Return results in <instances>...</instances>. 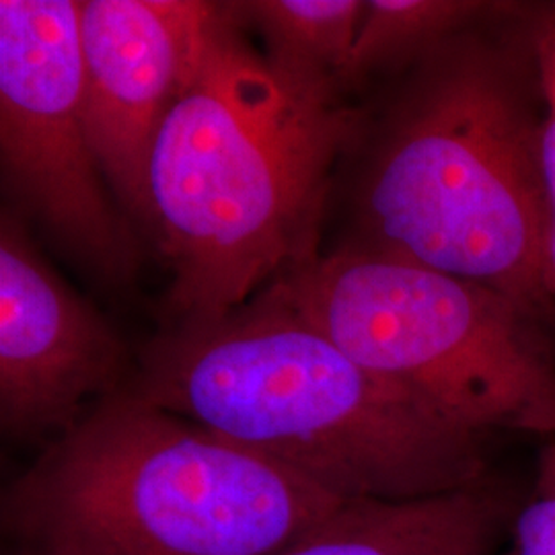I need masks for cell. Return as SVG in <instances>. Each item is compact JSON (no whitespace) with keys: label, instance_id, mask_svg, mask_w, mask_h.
<instances>
[{"label":"cell","instance_id":"cell-8","mask_svg":"<svg viewBox=\"0 0 555 555\" xmlns=\"http://www.w3.org/2000/svg\"><path fill=\"white\" fill-rule=\"evenodd\" d=\"M219 2L82 0L80 109L103 178L146 229L149 165L163 121L198 68Z\"/></svg>","mask_w":555,"mask_h":555},{"label":"cell","instance_id":"cell-6","mask_svg":"<svg viewBox=\"0 0 555 555\" xmlns=\"http://www.w3.org/2000/svg\"><path fill=\"white\" fill-rule=\"evenodd\" d=\"M79 11L77 0H0L2 188L80 270L126 286L139 237L82 119Z\"/></svg>","mask_w":555,"mask_h":555},{"label":"cell","instance_id":"cell-2","mask_svg":"<svg viewBox=\"0 0 555 555\" xmlns=\"http://www.w3.org/2000/svg\"><path fill=\"white\" fill-rule=\"evenodd\" d=\"M362 118L334 87L278 70L219 2L149 165L146 231L178 323L224 318L319 258L332 173Z\"/></svg>","mask_w":555,"mask_h":555},{"label":"cell","instance_id":"cell-12","mask_svg":"<svg viewBox=\"0 0 555 555\" xmlns=\"http://www.w3.org/2000/svg\"><path fill=\"white\" fill-rule=\"evenodd\" d=\"M537 54L545 89L541 146V270L555 309V2L537 4Z\"/></svg>","mask_w":555,"mask_h":555},{"label":"cell","instance_id":"cell-13","mask_svg":"<svg viewBox=\"0 0 555 555\" xmlns=\"http://www.w3.org/2000/svg\"><path fill=\"white\" fill-rule=\"evenodd\" d=\"M500 555H555V440L539 453L531 492L518 502Z\"/></svg>","mask_w":555,"mask_h":555},{"label":"cell","instance_id":"cell-5","mask_svg":"<svg viewBox=\"0 0 555 555\" xmlns=\"http://www.w3.org/2000/svg\"><path fill=\"white\" fill-rule=\"evenodd\" d=\"M261 293L488 438H555L552 327L490 286L341 243Z\"/></svg>","mask_w":555,"mask_h":555},{"label":"cell","instance_id":"cell-7","mask_svg":"<svg viewBox=\"0 0 555 555\" xmlns=\"http://www.w3.org/2000/svg\"><path fill=\"white\" fill-rule=\"evenodd\" d=\"M114 327L41 258L20 215H0V426L59 438L132 378ZM48 440V442H50Z\"/></svg>","mask_w":555,"mask_h":555},{"label":"cell","instance_id":"cell-1","mask_svg":"<svg viewBox=\"0 0 555 555\" xmlns=\"http://www.w3.org/2000/svg\"><path fill=\"white\" fill-rule=\"evenodd\" d=\"M537 4L502 2L362 118L346 245L490 286L555 325L541 270Z\"/></svg>","mask_w":555,"mask_h":555},{"label":"cell","instance_id":"cell-4","mask_svg":"<svg viewBox=\"0 0 555 555\" xmlns=\"http://www.w3.org/2000/svg\"><path fill=\"white\" fill-rule=\"evenodd\" d=\"M339 502L121 389L4 486L0 525L38 555H276Z\"/></svg>","mask_w":555,"mask_h":555},{"label":"cell","instance_id":"cell-9","mask_svg":"<svg viewBox=\"0 0 555 555\" xmlns=\"http://www.w3.org/2000/svg\"><path fill=\"white\" fill-rule=\"evenodd\" d=\"M515 500L490 477L412 500H344L276 555H500Z\"/></svg>","mask_w":555,"mask_h":555},{"label":"cell","instance_id":"cell-3","mask_svg":"<svg viewBox=\"0 0 555 555\" xmlns=\"http://www.w3.org/2000/svg\"><path fill=\"white\" fill-rule=\"evenodd\" d=\"M126 389L339 500L435 496L488 477V438L266 293L224 318L169 327Z\"/></svg>","mask_w":555,"mask_h":555},{"label":"cell","instance_id":"cell-14","mask_svg":"<svg viewBox=\"0 0 555 555\" xmlns=\"http://www.w3.org/2000/svg\"><path fill=\"white\" fill-rule=\"evenodd\" d=\"M7 555H38V554H31V552H25V550H17V547H13L11 552Z\"/></svg>","mask_w":555,"mask_h":555},{"label":"cell","instance_id":"cell-10","mask_svg":"<svg viewBox=\"0 0 555 555\" xmlns=\"http://www.w3.org/2000/svg\"><path fill=\"white\" fill-rule=\"evenodd\" d=\"M243 25L263 40V54L295 79L334 87L357 41L364 0H249L229 2Z\"/></svg>","mask_w":555,"mask_h":555},{"label":"cell","instance_id":"cell-11","mask_svg":"<svg viewBox=\"0 0 555 555\" xmlns=\"http://www.w3.org/2000/svg\"><path fill=\"white\" fill-rule=\"evenodd\" d=\"M500 7L492 0H364L341 91L378 75H401Z\"/></svg>","mask_w":555,"mask_h":555}]
</instances>
